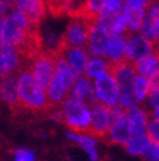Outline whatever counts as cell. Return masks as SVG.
<instances>
[{
  "mask_svg": "<svg viewBox=\"0 0 159 161\" xmlns=\"http://www.w3.org/2000/svg\"><path fill=\"white\" fill-rule=\"evenodd\" d=\"M17 91L22 109H28L34 113H42L51 108L46 92L35 83L33 75H31L29 64L20 69Z\"/></svg>",
  "mask_w": 159,
  "mask_h": 161,
  "instance_id": "1",
  "label": "cell"
},
{
  "mask_svg": "<svg viewBox=\"0 0 159 161\" xmlns=\"http://www.w3.org/2000/svg\"><path fill=\"white\" fill-rule=\"evenodd\" d=\"M76 72L64 59V56L59 54L56 56V66H55L54 76L46 91L51 108L60 106L61 102L68 97V94L70 93V89H72L76 81Z\"/></svg>",
  "mask_w": 159,
  "mask_h": 161,
  "instance_id": "2",
  "label": "cell"
},
{
  "mask_svg": "<svg viewBox=\"0 0 159 161\" xmlns=\"http://www.w3.org/2000/svg\"><path fill=\"white\" fill-rule=\"evenodd\" d=\"M63 122L74 132H87L90 130L91 111L86 102L76 97H67L61 102Z\"/></svg>",
  "mask_w": 159,
  "mask_h": 161,
  "instance_id": "3",
  "label": "cell"
},
{
  "mask_svg": "<svg viewBox=\"0 0 159 161\" xmlns=\"http://www.w3.org/2000/svg\"><path fill=\"white\" fill-rule=\"evenodd\" d=\"M33 26H35V24H31L20 11H14L4 19L0 42L17 47L25 41Z\"/></svg>",
  "mask_w": 159,
  "mask_h": 161,
  "instance_id": "4",
  "label": "cell"
},
{
  "mask_svg": "<svg viewBox=\"0 0 159 161\" xmlns=\"http://www.w3.org/2000/svg\"><path fill=\"white\" fill-rule=\"evenodd\" d=\"M58 53L51 49H43L35 58L29 63L30 72L35 83L46 92L54 76L55 66H56Z\"/></svg>",
  "mask_w": 159,
  "mask_h": 161,
  "instance_id": "5",
  "label": "cell"
},
{
  "mask_svg": "<svg viewBox=\"0 0 159 161\" xmlns=\"http://www.w3.org/2000/svg\"><path fill=\"white\" fill-rule=\"evenodd\" d=\"M93 88H94L95 100L103 103V105L112 106L119 102L120 86H119L116 79L110 72H105L100 76L95 77L93 83Z\"/></svg>",
  "mask_w": 159,
  "mask_h": 161,
  "instance_id": "6",
  "label": "cell"
},
{
  "mask_svg": "<svg viewBox=\"0 0 159 161\" xmlns=\"http://www.w3.org/2000/svg\"><path fill=\"white\" fill-rule=\"evenodd\" d=\"M89 28L90 20H86L81 16H74L72 17V21L68 24L65 33L60 37L58 45L77 46L86 49L89 41Z\"/></svg>",
  "mask_w": 159,
  "mask_h": 161,
  "instance_id": "7",
  "label": "cell"
},
{
  "mask_svg": "<svg viewBox=\"0 0 159 161\" xmlns=\"http://www.w3.org/2000/svg\"><path fill=\"white\" fill-rule=\"evenodd\" d=\"M90 111H91V122H90V130L89 134L94 138L105 139V136L108 131V128L112 123V114L111 109L107 105L94 101L89 103Z\"/></svg>",
  "mask_w": 159,
  "mask_h": 161,
  "instance_id": "8",
  "label": "cell"
},
{
  "mask_svg": "<svg viewBox=\"0 0 159 161\" xmlns=\"http://www.w3.org/2000/svg\"><path fill=\"white\" fill-rule=\"evenodd\" d=\"M155 43L147 39L145 36L136 33H126V45H125V59L132 63L137 62L146 55L154 53Z\"/></svg>",
  "mask_w": 159,
  "mask_h": 161,
  "instance_id": "9",
  "label": "cell"
},
{
  "mask_svg": "<svg viewBox=\"0 0 159 161\" xmlns=\"http://www.w3.org/2000/svg\"><path fill=\"white\" fill-rule=\"evenodd\" d=\"M133 136V130L131 120L124 111L120 117L112 120L108 131L105 136V139L110 144H117V146H125V143L128 142Z\"/></svg>",
  "mask_w": 159,
  "mask_h": 161,
  "instance_id": "10",
  "label": "cell"
},
{
  "mask_svg": "<svg viewBox=\"0 0 159 161\" xmlns=\"http://www.w3.org/2000/svg\"><path fill=\"white\" fill-rule=\"evenodd\" d=\"M58 54L64 56V59L68 62V64L72 69L76 72V75H84L85 67L87 64L90 55L86 49L84 47H77V46H65V45H58L55 49Z\"/></svg>",
  "mask_w": 159,
  "mask_h": 161,
  "instance_id": "11",
  "label": "cell"
},
{
  "mask_svg": "<svg viewBox=\"0 0 159 161\" xmlns=\"http://www.w3.org/2000/svg\"><path fill=\"white\" fill-rule=\"evenodd\" d=\"M140 33L154 43H159V2L151 0L145 9Z\"/></svg>",
  "mask_w": 159,
  "mask_h": 161,
  "instance_id": "12",
  "label": "cell"
},
{
  "mask_svg": "<svg viewBox=\"0 0 159 161\" xmlns=\"http://www.w3.org/2000/svg\"><path fill=\"white\" fill-rule=\"evenodd\" d=\"M18 74H20V69L4 74L2 83H0V96L13 110L22 109L20 98H18V91H17Z\"/></svg>",
  "mask_w": 159,
  "mask_h": 161,
  "instance_id": "13",
  "label": "cell"
},
{
  "mask_svg": "<svg viewBox=\"0 0 159 161\" xmlns=\"http://www.w3.org/2000/svg\"><path fill=\"white\" fill-rule=\"evenodd\" d=\"M107 33L99 24L93 20L90 21V28H89V41H87L86 50L91 56H102L105 58V47L107 42Z\"/></svg>",
  "mask_w": 159,
  "mask_h": 161,
  "instance_id": "14",
  "label": "cell"
},
{
  "mask_svg": "<svg viewBox=\"0 0 159 161\" xmlns=\"http://www.w3.org/2000/svg\"><path fill=\"white\" fill-rule=\"evenodd\" d=\"M16 8L31 22L39 25L46 17L44 0H14Z\"/></svg>",
  "mask_w": 159,
  "mask_h": 161,
  "instance_id": "15",
  "label": "cell"
},
{
  "mask_svg": "<svg viewBox=\"0 0 159 161\" xmlns=\"http://www.w3.org/2000/svg\"><path fill=\"white\" fill-rule=\"evenodd\" d=\"M125 45H126V33L108 36L106 47H105V58L110 63H116L125 59Z\"/></svg>",
  "mask_w": 159,
  "mask_h": 161,
  "instance_id": "16",
  "label": "cell"
},
{
  "mask_svg": "<svg viewBox=\"0 0 159 161\" xmlns=\"http://www.w3.org/2000/svg\"><path fill=\"white\" fill-rule=\"evenodd\" d=\"M0 66L3 68V75H4L8 74V72L21 69L26 64L21 60L14 46L0 42Z\"/></svg>",
  "mask_w": 159,
  "mask_h": 161,
  "instance_id": "17",
  "label": "cell"
},
{
  "mask_svg": "<svg viewBox=\"0 0 159 161\" xmlns=\"http://www.w3.org/2000/svg\"><path fill=\"white\" fill-rule=\"evenodd\" d=\"M72 97H76L84 102H87V105L94 101H97L94 97V88H93V81L86 75H78L76 77V81L70 89Z\"/></svg>",
  "mask_w": 159,
  "mask_h": 161,
  "instance_id": "18",
  "label": "cell"
},
{
  "mask_svg": "<svg viewBox=\"0 0 159 161\" xmlns=\"http://www.w3.org/2000/svg\"><path fill=\"white\" fill-rule=\"evenodd\" d=\"M125 113H126V115H128V118L131 120L133 135L146 132V125H147V120H149V113L144 108L137 106V103H136V105L125 109Z\"/></svg>",
  "mask_w": 159,
  "mask_h": 161,
  "instance_id": "19",
  "label": "cell"
},
{
  "mask_svg": "<svg viewBox=\"0 0 159 161\" xmlns=\"http://www.w3.org/2000/svg\"><path fill=\"white\" fill-rule=\"evenodd\" d=\"M133 67H134V71H136L137 75L150 77L151 75H154L155 72L159 71V59L155 55V53H151V54L146 55L145 58L134 62Z\"/></svg>",
  "mask_w": 159,
  "mask_h": 161,
  "instance_id": "20",
  "label": "cell"
},
{
  "mask_svg": "<svg viewBox=\"0 0 159 161\" xmlns=\"http://www.w3.org/2000/svg\"><path fill=\"white\" fill-rule=\"evenodd\" d=\"M150 144V139L147 138L146 132H142V134H137V135H133L132 138L125 143V149L129 155L133 156H144V153L146 152L147 147Z\"/></svg>",
  "mask_w": 159,
  "mask_h": 161,
  "instance_id": "21",
  "label": "cell"
},
{
  "mask_svg": "<svg viewBox=\"0 0 159 161\" xmlns=\"http://www.w3.org/2000/svg\"><path fill=\"white\" fill-rule=\"evenodd\" d=\"M110 71V62L106 60L102 56H91L87 60V64L85 67L84 75H86L89 79L94 80L95 77L100 76L102 74Z\"/></svg>",
  "mask_w": 159,
  "mask_h": 161,
  "instance_id": "22",
  "label": "cell"
},
{
  "mask_svg": "<svg viewBox=\"0 0 159 161\" xmlns=\"http://www.w3.org/2000/svg\"><path fill=\"white\" fill-rule=\"evenodd\" d=\"M121 11L126 17V22H128V33H136L140 31L142 21H144V16H145V11L142 9H136V8H131L123 5Z\"/></svg>",
  "mask_w": 159,
  "mask_h": 161,
  "instance_id": "23",
  "label": "cell"
},
{
  "mask_svg": "<svg viewBox=\"0 0 159 161\" xmlns=\"http://www.w3.org/2000/svg\"><path fill=\"white\" fill-rule=\"evenodd\" d=\"M132 91H133L134 100H136L137 103L144 102L147 98V94L150 92V80H149V77L136 75V77H134V80H133Z\"/></svg>",
  "mask_w": 159,
  "mask_h": 161,
  "instance_id": "24",
  "label": "cell"
},
{
  "mask_svg": "<svg viewBox=\"0 0 159 161\" xmlns=\"http://www.w3.org/2000/svg\"><path fill=\"white\" fill-rule=\"evenodd\" d=\"M103 5H105V0H86L81 17H85L86 20L90 21L95 20L100 13Z\"/></svg>",
  "mask_w": 159,
  "mask_h": 161,
  "instance_id": "25",
  "label": "cell"
},
{
  "mask_svg": "<svg viewBox=\"0 0 159 161\" xmlns=\"http://www.w3.org/2000/svg\"><path fill=\"white\" fill-rule=\"evenodd\" d=\"M146 135L150 142L159 144V119L150 118L146 125Z\"/></svg>",
  "mask_w": 159,
  "mask_h": 161,
  "instance_id": "26",
  "label": "cell"
},
{
  "mask_svg": "<svg viewBox=\"0 0 159 161\" xmlns=\"http://www.w3.org/2000/svg\"><path fill=\"white\" fill-rule=\"evenodd\" d=\"M124 0H105V5H103L100 13H117L121 11Z\"/></svg>",
  "mask_w": 159,
  "mask_h": 161,
  "instance_id": "27",
  "label": "cell"
},
{
  "mask_svg": "<svg viewBox=\"0 0 159 161\" xmlns=\"http://www.w3.org/2000/svg\"><path fill=\"white\" fill-rule=\"evenodd\" d=\"M146 160H153V161H159V144L158 143H153L150 142L149 147L146 149V152L142 156Z\"/></svg>",
  "mask_w": 159,
  "mask_h": 161,
  "instance_id": "28",
  "label": "cell"
},
{
  "mask_svg": "<svg viewBox=\"0 0 159 161\" xmlns=\"http://www.w3.org/2000/svg\"><path fill=\"white\" fill-rule=\"evenodd\" d=\"M85 2L86 0H72V3L69 5L68 9V14L70 17H74V16H81L84 7H85Z\"/></svg>",
  "mask_w": 159,
  "mask_h": 161,
  "instance_id": "29",
  "label": "cell"
},
{
  "mask_svg": "<svg viewBox=\"0 0 159 161\" xmlns=\"http://www.w3.org/2000/svg\"><path fill=\"white\" fill-rule=\"evenodd\" d=\"M81 146V148L86 152L87 155H89V158L95 161L98 160L99 156H98V152H97V148H95V146H97V142H91V143H84V144H80Z\"/></svg>",
  "mask_w": 159,
  "mask_h": 161,
  "instance_id": "30",
  "label": "cell"
},
{
  "mask_svg": "<svg viewBox=\"0 0 159 161\" xmlns=\"http://www.w3.org/2000/svg\"><path fill=\"white\" fill-rule=\"evenodd\" d=\"M151 0H124L123 2V5H126V7H131V8H136V9H142L145 11L147 5L150 4Z\"/></svg>",
  "mask_w": 159,
  "mask_h": 161,
  "instance_id": "31",
  "label": "cell"
},
{
  "mask_svg": "<svg viewBox=\"0 0 159 161\" xmlns=\"http://www.w3.org/2000/svg\"><path fill=\"white\" fill-rule=\"evenodd\" d=\"M16 160L18 161H33L34 160V153L29 149H16L14 152Z\"/></svg>",
  "mask_w": 159,
  "mask_h": 161,
  "instance_id": "32",
  "label": "cell"
},
{
  "mask_svg": "<svg viewBox=\"0 0 159 161\" xmlns=\"http://www.w3.org/2000/svg\"><path fill=\"white\" fill-rule=\"evenodd\" d=\"M147 103L150 108H156L159 106V88L156 89H150L149 94H147Z\"/></svg>",
  "mask_w": 159,
  "mask_h": 161,
  "instance_id": "33",
  "label": "cell"
},
{
  "mask_svg": "<svg viewBox=\"0 0 159 161\" xmlns=\"http://www.w3.org/2000/svg\"><path fill=\"white\" fill-rule=\"evenodd\" d=\"M4 19H5V12L4 11H0V33H2V28H3Z\"/></svg>",
  "mask_w": 159,
  "mask_h": 161,
  "instance_id": "34",
  "label": "cell"
},
{
  "mask_svg": "<svg viewBox=\"0 0 159 161\" xmlns=\"http://www.w3.org/2000/svg\"><path fill=\"white\" fill-rule=\"evenodd\" d=\"M153 118L159 119V106H156V108L153 109Z\"/></svg>",
  "mask_w": 159,
  "mask_h": 161,
  "instance_id": "35",
  "label": "cell"
},
{
  "mask_svg": "<svg viewBox=\"0 0 159 161\" xmlns=\"http://www.w3.org/2000/svg\"><path fill=\"white\" fill-rule=\"evenodd\" d=\"M154 53H155V55L158 56V59H159V43H155V49H154Z\"/></svg>",
  "mask_w": 159,
  "mask_h": 161,
  "instance_id": "36",
  "label": "cell"
},
{
  "mask_svg": "<svg viewBox=\"0 0 159 161\" xmlns=\"http://www.w3.org/2000/svg\"><path fill=\"white\" fill-rule=\"evenodd\" d=\"M4 2H5V3H8V4H12V3L14 2V0H4Z\"/></svg>",
  "mask_w": 159,
  "mask_h": 161,
  "instance_id": "37",
  "label": "cell"
},
{
  "mask_svg": "<svg viewBox=\"0 0 159 161\" xmlns=\"http://www.w3.org/2000/svg\"><path fill=\"white\" fill-rule=\"evenodd\" d=\"M0 76H3V68H2V66H0Z\"/></svg>",
  "mask_w": 159,
  "mask_h": 161,
  "instance_id": "38",
  "label": "cell"
},
{
  "mask_svg": "<svg viewBox=\"0 0 159 161\" xmlns=\"http://www.w3.org/2000/svg\"><path fill=\"white\" fill-rule=\"evenodd\" d=\"M47 2H49V0H44V3H47Z\"/></svg>",
  "mask_w": 159,
  "mask_h": 161,
  "instance_id": "39",
  "label": "cell"
}]
</instances>
